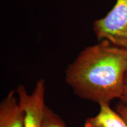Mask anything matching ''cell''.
Listing matches in <instances>:
<instances>
[{
    "label": "cell",
    "instance_id": "obj_3",
    "mask_svg": "<svg viewBox=\"0 0 127 127\" xmlns=\"http://www.w3.org/2000/svg\"><path fill=\"white\" fill-rule=\"evenodd\" d=\"M15 92L19 104L25 113L24 127H43L45 104V80L36 81L34 90L29 94L23 85H19Z\"/></svg>",
    "mask_w": 127,
    "mask_h": 127
},
{
    "label": "cell",
    "instance_id": "obj_6",
    "mask_svg": "<svg viewBox=\"0 0 127 127\" xmlns=\"http://www.w3.org/2000/svg\"><path fill=\"white\" fill-rule=\"evenodd\" d=\"M65 123L61 117L46 106L43 127H66Z\"/></svg>",
    "mask_w": 127,
    "mask_h": 127
},
{
    "label": "cell",
    "instance_id": "obj_5",
    "mask_svg": "<svg viewBox=\"0 0 127 127\" xmlns=\"http://www.w3.org/2000/svg\"><path fill=\"white\" fill-rule=\"evenodd\" d=\"M99 111L95 117L85 120L84 127H127L124 119L110 107V104H99Z\"/></svg>",
    "mask_w": 127,
    "mask_h": 127
},
{
    "label": "cell",
    "instance_id": "obj_8",
    "mask_svg": "<svg viewBox=\"0 0 127 127\" xmlns=\"http://www.w3.org/2000/svg\"><path fill=\"white\" fill-rule=\"evenodd\" d=\"M117 112L120 114L127 123V106L120 102L117 105Z\"/></svg>",
    "mask_w": 127,
    "mask_h": 127
},
{
    "label": "cell",
    "instance_id": "obj_1",
    "mask_svg": "<svg viewBox=\"0 0 127 127\" xmlns=\"http://www.w3.org/2000/svg\"><path fill=\"white\" fill-rule=\"evenodd\" d=\"M127 50L106 40L85 47L65 70V81L79 98L98 104L121 97Z\"/></svg>",
    "mask_w": 127,
    "mask_h": 127
},
{
    "label": "cell",
    "instance_id": "obj_4",
    "mask_svg": "<svg viewBox=\"0 0 127 127\" xmlns=\"http://www.w3.org/2000/svg\"><path fill=\"white\" fill-rule=\"evenodd\" d=\"M25 120L15 90H11L0 103V127H24Z\"/></svg>",
    "mask_w": 127,
    "mask_h": 127
},
{
    "label": "cell",
    "instance_id": "obj_2",
    "mask_svg": "<svg viewBox=\"0 0 127 127\" xmlns=\"http://www.w3.org/2000/svg\"><path fill=\"white\" fill-rule=\"evenodd\" d=\"M93 30L99 41L127 50V0H117L107 15L94 22Z\"/></svg>",
    "mask_w": 127,
    "mask_h": 127
},
{
    "label": "cell",
    "instance_id": "obj_7",
    "mask_svg": "<svg viewBox=\"0 0 127 127\" xmlns=\"http://www.w3.org/2000/svg\"><path fill=\"white\" fill-rule=\"evenodd\" d=\"M120 100L121 101V102L127 106V71L125 73L124 78L123 90Z\"/></svg>",
    "mask_w": 127,
    "mask_h": 127
}]
</instances>
